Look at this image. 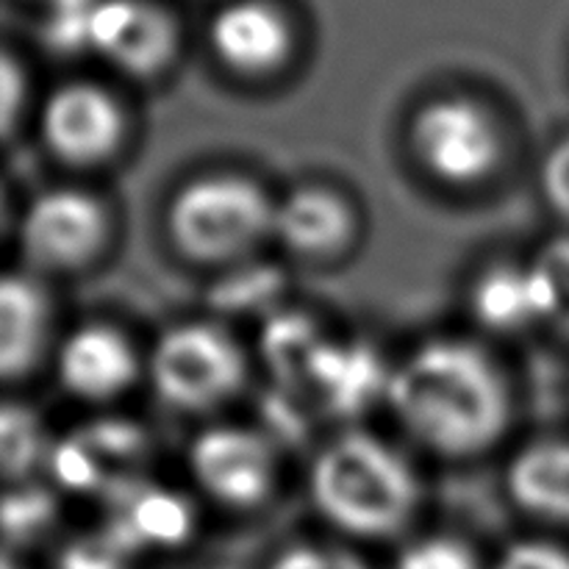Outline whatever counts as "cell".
<instances>
[{
	"mask_svg": "<svg viewBox=\"0 0 569 569\" xmlns=\"http://www.w3.org/2000/svg\"><path fill=\"white\" fill-rule=\"evenodd\" d=\"M506 483L522 511L569 526V439H542L522 448L509 465Z\"/></svg>",
	"mask_w": 569,
	"mask_h": 569,
	"instance_id": "cell-14",
	"label": "cell"
},
{
	"mask_svg": "<svg viewBox=\"0 0 569 569\" xmlns=\"http://www.w3.org/2000/svg\"><path fill=\"white\" fill-rule=\"evenodd\" d=\"M131 550L111 531L78 539L61 556V569H126Z\"/></svg>",
	"mask_w": 569,
	"mask_h": 569,
	"instance_id": "cell-21",
	"label": "cell"
},
{
	"mask_svg": "<svg viewBox=\"0 0 569 569\" xmlns=\"http://www.w3.org/2000/svg\"><path fill=\"white\" fill-rule=\"evenodd\" d=\"M387 400L403 431L445 459H470L506 433L511 392L498 361L467 339H431L389 376Z\"/></svg>",
	"mask_w": 569,
	"mask_h": 569,
	"instance_id": "cell-1",
	"label": "cell"
},
{
	"mask_svg": "<svg viewBox=\"0 0 569 569\" xmlns=\"http://www.w3.org/2000/svg\"><path fill=\"white\" fill-rule=\"evenodd\" d=\"M472 315L495 333L526 331L542 322V295L531 264H495L472 287Z\"/></svg>",
	"mask_w": 569,
	"mask_h": 569,
	"instance_id": "cell-17",
	"label": "cell"
},
{
	"mask_svg": "<svg viewBox=\"0 0 569 569\" xmlns=\"http://www.w3.org/2000/svg\"><path fill=\"white\" fill-rule=\"evenodd\" d=\"M209 42L222 67L261 78L292 53V26L270 0H231L211 17Z\"/></svg>",
	"mask_w": 569,
	"mask_h": 569,
	"instance_id": "cell-11",
	"label": "cell"
},
{
	"mask_svg": "<svg viewBox=\"0 0 569 569\" xmlns=\"http://www.w3.org/2000/svg\"><path fill=\"white\" fill-rule=\"evenodd\" d=\"M114 503L106 531L114 533L131 553L144 548H172L192 531V506L181 495L161 487H131Z\"/></svg>",
	"mask_w": 569,
	"mask_h": 569,
	"instance_id": "cell-15",
	"label": "cell"
},
{
	"mask_svg": "<svg viewBox=\"0 0 569 569\" xmlns=\"http://www.w3.org/2000/svg\"><path fill=\"white\" fill-rule=\"evenodd\" d=\"M539 183H542V194L550 209L569 220V137L553 144L545 156Z\"/></svg>",
	"mask_w": 569,
	"mask_h": 569,
	"instance_id": "cell-24",
	"label": "cell"
},
{
	"mask_svg": "<svg viewBox=\"0 0 569 569\" xmlns=\"http://www.w3.org/2000/svg\"><path fill=\"white\" fill-rule=\"evenodd\" d=\"M3 470L9 478L28 476L50 450L39 417L28 406L9 403L3 409Z\"/></svg>",
	"mask_w": 569,
	"mask_h": 569,
	"instance_id": "cell-19",
	"label": "cell"
},
{
	"mask_svg": "<svg viewBox=\"0 0 569 569\" xmlns=\"http://www.w3.org/2000/svg\"><path fill=\"white\" fill-rule=\"evenodd\" d=\"M395 569H481L478 556L456 537H422L403 548Z\"/></svg>",
	"mask_w": 569,
	"mask_h": 569,
	"instance_id": "cell-20",
	"label": "cell"
},
{
	"mask_svg": "<svg viewBox=\"0 0 569 569\" xmlns=\"http://www.w3.org/2000/svg\"><path fill=\"white\" fill-rule=\"evenodd\" d=\"M39 128L56 159L72 167H94L120 148L126 114L103 87L70 81L50 92Z\"/></svg>",
	"mask_w": 569,
	"mask_h": 569,
	"instance_id": "cell-8",
	"label": "cell"
},
{
	"mask_svg": "<svg viewBox=\"0 0 569 569\" xmlns=\"http://www.w3.org/2000/svg\"><path fill=\"white\" fill-rule=\"evenodd\" d=\"M87 44L117 70L150 78L176 56L178 28L170 11L150 0H98Z\"/></svg>",
	"mask_w": 569,
	"mask_h": 569,
	"instance_id": "cell-10",
	"label": "cell"
},
{
	"mask_svg": "<svg viewBox=\"0 0 569 569\" xmlns=\"http://www.w3.org/2000/svg\"><path fill=\"white\" fill-rule=\"evenodd\" d=\"M317 511L339 531L361 539L398 533L420 506V481L409 461L372 433H342L311 467Z\"/></svg>",
	"mask_w": 569,
	"mask_h": 569,
	"instance_id": "cell-2",
	"label": "cell"
},
{
	"mask_svg": "<svg viewBox=\"0 0 569 569\" xmlns=\"http://www.w3.org/2000/svg\"><path fill=\"white\" fill-rule=\"evenodd\" d=\"M148 456L139 428L126 422H98L76 431L50 450V467L70 492L120 498L137 487V472Z\"/></svg>",
	"mask_w": 569,
	"mask_h": 569,
	"instance_id": "cell-9",
	"label": "cell"
},
{
	"mask_svg": "<svg viewBox=\"0 0 569 569\" xmlns=\"http://www.w3.org/2000/svg\"><path fill=\"white\" fill-rule=\"evenodd\" d=\"M109 237V217L94 194L56 187L28 203L20 222V244L44 270H76L94 259Z\"/></svg>",
	"mask_w": 569,
	"mask_h": 569,
	"instance_id": "cell-6",
	"label": "cell"
},
{
	"mask_svg": "<svg viewBox=\"0 0 569 569\" xmlns=\"http://www.w3.org/2000/svg\"><path fill=\"white\" fill-rule=\"evenodd\" d=\"M22 83H26V78H22V72L17 70V61L14 56H6L3 59V117H6V128L14 122V106L20 103V89Z\"/></svg>",
	"mask_w": 569,
	"mask_h": 569,
	"instance_id": "cell-26",
	"label": "cell"
},
{
	"mask_svg": "<svg viewBox=\"0 0 569 569\" xmlns=\"http://www.w3.org/2000/svg\"><path fill=\"white\" fill-rule=\"evenodd\" d=\"M50 520V500L39 492H22L6 498V528L17 537H28Z\"/></svg>",
	"mask_w": 569,
	"mask_h": 569,
	"instance_id": "cell-25",
	"label": "cell"
},
{
	"mask_svg": "<svg viewBox=\"0 0 569 569\" xmlns=\"http://www.w3.org/2000/svg\"><path fill=\"white\" fill-rule=\"evenodd\" d=\"M156 395L176 411H211L237 398L248 361L237 339L211 322H181L156 342L148 361Z\"/></svg>",
	"mask_w": 569,
	"mask_h": 569,
	"instance_id": "cell-4",
	"label": "cell"
},
{
	"mask_svg": "<svg viewBox=\"0 0 569 569\" xmlns=\"http://www.w3.org/2000/svg\"><path fill=\"white\" fill-rule=\"evenodd\" d=\"M531 270L542 295V322L569 337V237L545 244Z\"/></svg>",
	"mask_w": 569,
	"mask_h": 569,
	"instance_id": "cell-18",
	"label": "cell"
},
{
	"mask_svg": "<svg viewBox=\"0 0 569 569\" xmlns=\"http://www.w3.org/2000/svg\"><path fill=\"white\" fill-rule=\"evenodd\" d=\"M276 203L242 176H203L181 187L167 211L172 244L187 259L220 264L272 237Z\"/></svg>",
	"mask_w": 569,
	"mask_h": 569,
	"instance_id": "cell-3",
	"label": "cell"
},
{
	"mask_svg": "<svg viewBox=\"0 0 569 569\" xmlns=\"http://www.w3.org/2000/svg\"><path fill=\"white\" fill-rule=\"evenodd\" d=\"M48 298L37 281L9 272L0 289V367L6 378L26 376L48 339Z\"/></svg>",
	"mask_w": 569,
	"mask_h": 569,
	"instance_id": "cell-16",
	"label": "cell"
},
{
	"mask_svg": "<svg viewBox=\"0 0 569 569\" xmlns=\"http://www.w3.org/2000/svg\"><path fill=\"white\" fill-rule=\"evenodd\" d=\"M492 569H569V553L553 542L526 539L503 550Z\"/></svg>",
	"mask_w": 569,
	"mask_h": 569,
	"instance_id": "cell-22",
	"label": "cell"
},
{
	"mask_svg": "<svg viewBox=\"0 0 569 569\" xmlns=\"http://www.w3.org/2000/svg\"><path fill=\"white\" fill-rule=\"evenodd\" d=\"M270 569H370L359 556L322 545H300L272 561Z\"/></svg>",
	"mask_w": 569,
	"mask_h": 569,
	"instance_id": "cell-23",
	"label": "cell"
},
{
	"mask_svg": "<svg viewBox=\"0 0 569 569\" xmlns=\"http://www.w3.org/2000/svg\"><path fill=\"white\" fill-rule=\"evenodd\" d=\"M353 211L328 187H298L276 203L272 237L306 259L337 256L353 239Z\"/></svg>",
	"mask_w": 569,
	"mask_h": 569,
	"instance_id": "cell-13",
	"label": "cell"
},
{
	"mask_svg": "<svg viewBox=\"0 0 569 569\" xmlns=\"http://www.w3.org/2000/svg\"><path fill=\"white\" fill-rule=\"evenodd\" d=\"M189 470L211 500L231 509H250L276 483V450L253 428L217 426L200 433L189 448Z\"/></svg>",
	"mask_w": 569,
	"mask_h": 569,
	"instance_id": "cell-7",
	"label": "cell"
},
{
	"mask_svg": "<svg viewBox=\"0 0 569 569\" xmlns=\"http://www.w3.org/2000/svg\"><path fill=\"white\" fill-rule=\"evenodd\" d=\"M409 139L422 170L448 187H476L503 159V137L492 111L461 94L420 106Z\"/></svg>",
	"mask_w": 569,
	"mask_h": 569,
	"instance_id": "cell-5",
	"label": "cell"
},
{
	"mask_svg": "<svg viewBox=\"0 0 569 569\" xmlns=\"http://www.w3.org/2000/svg\"><path fill=\"white\" fill-rule=\"evenodd\" d=\"M139 359L126 333L103 322L76 328L56 353L61 387L87 403H109L137 381Z\"/></svg>",
	"mask_w": 569,
	"mask_h": 569,
	"instance_id": "cell-12",
	"label": "cell"
}]
</instances>
